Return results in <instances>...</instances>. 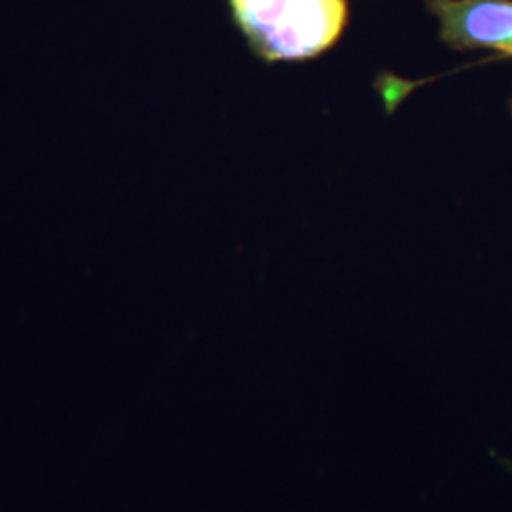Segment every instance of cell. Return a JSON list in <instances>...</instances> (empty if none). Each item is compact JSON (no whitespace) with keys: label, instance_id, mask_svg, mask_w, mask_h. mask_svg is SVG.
Returning a JSON list of instances; mask_svg holds the SVG:
<instances>
[{"label":"cell","instance_id":"1","mask_svg":"<svg viewBox=\"0 0 512 512\" xmlns=\"http://www.w3.org/2000/svg\"><path fill=\"white\" fill-rule=\"evenodd\" d=\"M251 54L264 63H302L332 50L349 21V0H228Z\"/></svg>","mask_w":512,"mask_h":512},{"label":"cell","instance_id":"2","mask_svg":"<svg viewBox=\"0 0 512 512\" xmlns=\"http://www.w3.org/2000/svg\"><path fill=\"white\" fill-rule=\"evenodd\" d=\"M450 50H488L512 59V0H425Z\"/></svg>","mask_w":512,"mask_h":512}]
</instances>
